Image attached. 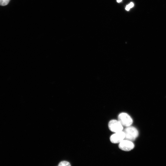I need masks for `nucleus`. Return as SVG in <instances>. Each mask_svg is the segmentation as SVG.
Here are the masks:
<instances>
[{
	"mask_svg": "<svg viewBox=\"0 0 166 166\" xmlns=\"http://www.w3.org/2000/svg\"><path fill=\"white\" fill-rule=\"evenodd\" d=\"M123 131L125 134L124 139L131 141L135 140L139 134L137 130L132 126L126 127Z\"/></svg>",
	"mask_w": 166,
	"mask_h": 166,
	"instance_id": "nucleus-1",
	"label": "nucleus"
},
{
	"mask_svg": "<svg viewBox=\"0 0 166 166\" xmlns=\"http://www.w3.org/2000/svg\"><path fill=\"white\" fill-rule=\"evenodd\" d=\"M118 120L123 126L128 127L130 126L133 122V120L128 114L122 113L118 116Z\"/></svg>",
	"mask_w": 166,
	"mask_h": 166,
	"instance_id": "nucleus-2",
	"label": "nucleus"
},
{
	"mask_svg": "<svg viewBox=\"0 0 166 166\" xmlns=\"http://www.w3.org/2000/svg\"><path fill=\"white\" fill-rule=\"evenodd\" d=\"M108 127L110 131L115 133L122 131L123 129L121 124L118 120H111L109 123Z\"/></svg>",
	"mask_w": 166,
	"mask_h": 166,
	"instance_id": "nucleus-3",
	"label": "nucleus"
},
{
	"mask_svg": "<svg viewBox=\"0 0 166 166\" xmlns=\"http://www.w3.org/2000/svg\"><path fill=\"white\" fill-rule=\"evenodd\" d=\"M119 147L123 151H129L133 148L134 145L132 141L124 139L119 143Z\"/></svg>",
	"mask_w": 166,
	"mask_h": 166,
	"instance_id": "nucleus-4",
	"label": "nucleus"
},
{
	"mask_svg": "<svg viewBox=\"0 0 166 166\" xmlns=\"http://www.w3.org/2000/svg\"><path fill=\"white\" fill-rule=\"evenodd\" d=\"M125 138V134L123 131L115 132L112 135L110 138V140L113 143H119L124 140Z\"/></svg>",
	"mask_w": 166,
	"mask_h": 166,
	"instance_id": "nucleus-5",
	"label": "nucleus"
},
{
	"mask_svg": "<svg viewBox=\"0 0 166 166\" xmlns=\"http://www.w3.org/2000/svg\"><path fill=\"white\" fill-rule=\"evenodd\" d=\"M10 0H0V5L5 6L7 5Z\"/></svg>",
	"mask_w": 166,
	"mask_h": 166,
	"instance_id": "nucleus-6",
	"label": "nucleus"
},
{
	"mask_svg": "<svg viewBox=\"0 0 166 166\" xmlns=\"http://www.w3.org/2000/svg\"><path fill=\"white\" fill-rule=\"evenodd\" d=\"M70 163L66 161H62L61 162H60L59 164H58V166H70Z\"/></svg>",
	"mask_w": 166,
	"mask_h": 166,
	"instance_id": "nucleus-7",
	"label": "nucleus"
},
{
	"mask_svg": "<svg viewBox=\"0 0 166 166\" xmlns=\"http://www.w3.org/2000/svg\"><path fill=\"white\" fill-rule=\"evenodd\" d=\"M128 5L129 6V7L131 8L132 7L134 6V4L133 2H130L129 4H128Z\"/></svg>",
	"mask_w": 166,
	"mask_h": 166,
	"instance_id": "nucleus-8",
	"label": "nucleus"
},
{
	"mask_svg": "<svg viewBox=\"0 0 166 166\" xmlns=\"http://www.w3.org/2000/svg\"><path fill=\"white\" fill-rule=\"evenodd\" d=\"M130 8L129 7V6L128 5H127L125 9L127 10L128 11L130 10Z\"/></svg>",
	"mask_w": 166,
	"mask_h": 166,
	"instance_id": "nucleus-9",
	"label": "nucleus"
},
{
	"mask_svg": "<svg viewBox=\"0 0 166 166\" xmlns=\"http://www.w3.org/2000/svg\"><path fill=\"white\" fill-rule=\"evenodd\" d=\"M117 2H121L122 1V0H117Z\"/></svg>",
	"mask_w": 166,
	"mask_h": 166,
	"instance_id": "nucleus-10",
	"label": "nucleus"
}]
</instances>
